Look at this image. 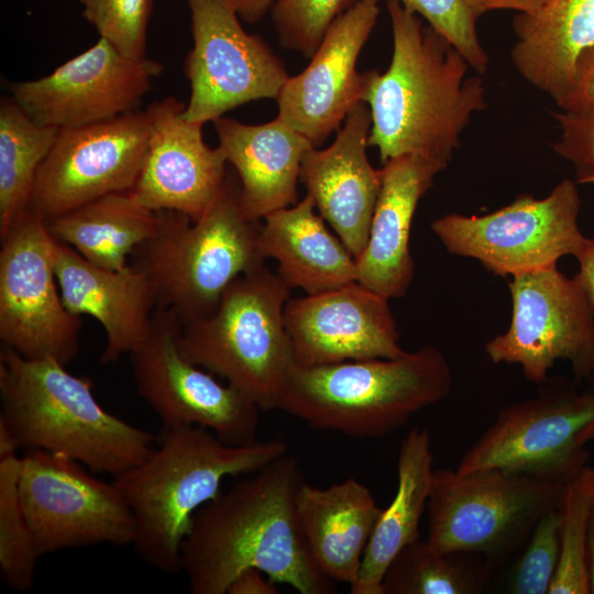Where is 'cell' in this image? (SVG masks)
Listing matches in <instances>:
<instances>
[{"mask_svg": "<svg viewBox=\"0 0 594 594\" xmlns=\"http://www.w3.org/2000/svg\"><path fill=\"white\" fill-rule=\"evenodd\" d=\"M302 483L299 462L287 452L204 505L182 551L190 592L227 594L239 573L254 568L300 594L334 593L299 526L296 496Z\"/></svg>", "mask_w": 594, "mask_h": 594, "instance_id": "obj_1", "label": "cell"}, {"mask_svg": "<svg viewBox=\"0 0 594 594\" xmlns=\"http://www.w3.org/2000/svg\"><path fill=\"white\" fill-rule=\"evenodd\" d=\"M393 54L384 73L367 72L363 101L372 125L369 146L382 164L415 154L448 166L485 87L464 56L398 0H387Z\"/></svg>", "mask_w": 594, "mask_h": 594, "instance_id": "obj_2", "label": "cell"}, {"mask_svg": "<svg viewBox=\"0 0 594 594\" xmlns=\"http://www.w3.org/2000/svg\"><path fill=\"white\" fill-rule=\"evenodd\" d=\"M287 452L279 439L235 446L198 426L164 428L148 457L113 480L134 516L136 553L163 573L183 571L194 517L221 493L222 481L251 474Z\"/></svg>", "mask_w": 594, "mask_h": 594, "instance_id": "obj_3", "label": "cell"}, {"mask_svg": "<svg viewBox=\"0 0 594 594\" xmlns=\"http://www.w3.org/2000/svg\"><path fill=\"white\" fill-rule=\"evenodd\" d=\"M65 366L1 348L0 421L19 447L59 453L113 477L142 463L153 450V436L106 410L92 381Z\"/></svg>", "mask_w": 594, "mask_h": 594, "instance_id": "obj_4", "label": "cell"}, {"mask_svg": "<svg viewBox=\"0 0 594 594\" xmlns=\"http://www.w3.org/2000/svg\"><path fill=\"white\" fill-rule=\"evenodd\" d=\"M451 388L447 358L438 348L424 345L395 359L295 365L278 409L314 428L372 438L402 427Z\"/></svg>", "mask_w": 594, "mask_h": 594, "instance_id": "obj_5", "label": "cell"}, {"mask_svg": "<svg viewBox=\"0 0 594 594\" xmlns=\"http://www.w3.org/2000/svg\"><path fill=\"white\" fill-rule=\"evenodd\" d=\"M239 191L229 175L198 219L156 211L155 234L133 252L132 265L148 278L156 308L173 311L183 324L211 315L233 280L265 261L260 224L244 216Z\"/></svg>", "mask_w": 594, "mask_h": 594, "instance_id": "obj_6", "label": "cell"}, {"mask_svg": "<svg viewBox=\"0 0 594 594\" xmlns=\"http://www.w3.org/2000/svg\"><path fill=\"white\" fill-rule=\"evenodd\" d=\"M289 292L264 263L251 268L226 289L211 315L183 324L180 352L261 410L278 409L296 365L284 318Z\"/></svg>", "mask_w": 594, "mask_h": 594, "instance_id": "obj_7", "label": "cell"}, {"mask_svg": "<svg viewBox=\"0 0 594 594\" xmlns=\"http://www.w3.org/2000/svg\"><path fill=\"white\" fill-rule=\"evenodd\" d=\"M565 485L504 469L435 470L427 541L440 552L501 560L528 539L548 510L559 506Z\"/></svg>", "mask_w": 594, "mask_h": 594, "instance_id": "obj_8", "label": "cell"}, {"mask_svg": "<svg viewBox=\"0 0 594 594\" xmlns=\"http://www.w3.org/2000/svg\"><path fill=\"white\" fill-rule=\"evenodd\" d=\"M580 209L576 183L565 178L543 198L521 195L483 216L449 213L430 228L450 254L513 277L579 254L587 238L579 226Z\"/></svg>", "mask_w": 594, "mask_h": 594, "instance_id": "obj_9", "label": "cell"}, {"mask_svg": "<svg viewBox=\"0 0 594 594\" xmlns=\"http://www.w3.org/2000/svg\"><path fill=\"white\" fill-rule=\"evenodd\" d=\"M0 239L2 344L25 359L67 365L78 354L82 321L63 302L46 220L28 208Z\"/></svg>", "mask_w": 594, "mask_h": 594, "instance_id": "obj_10", "label": "cell"}, {"mask_svg": "<svg viewBox=\"0 0 594 594\" xmlns=\"http://www.w3.org/2000/svg\"><path fill=\"white\" fill-rule=\"evenodd\" d=\"M182 328L173 311L154 310L146 337L130 353L138 394L164 428L198 426L235 446L257 441L261 408L183 355L178 344Z\"/></svg>", "mask_w": 594, "mask_h": 594, "instance_id": "obj_11", "label": "cell"}, {"mask_svg": "<svg viewBox=\"0 0 594 594\" xmlns=\"http://www.w3.org/2000/svg\"><path fill=\"white\" fill-rule=\"evenodd\" d=\"M59 453L29 450L21 458L20 503L40 556L108 543L132 544L135 520L114 485Z\"/></svg>", "mask_w": 594, "mask_h": 594, "instance_id": "obj_12", "label": "cell"}, {"mask_svg": "<svg viewBox=\"0 0 594 594\" xmlns=\"http://www.w3.org/2000/svg\"><path fill=\"white\" fill-rule=\"evenodd\" d=\"M510 278V322L485 344L490 360L519 365L537 384H546L554 364L565 361L578 382H588L594 371V312L576 278L558 266Z\"/></svg>", "mask_w": 594, "mask_h": 594, "instance_id": "obj_13", "label": "cell"}, {"mask_svg": "<svg viewBox=\"0 0 594 594\" xmlns=\"http://www.w3.org/2000/svg\"><path fill=\"white\" fill-rule=\"evenodd\" d=\"M593 418V388L546 387L536 397L502 408L457 471L504 469L566 484L587 465L590 452L579 435Z\"/></svg>", "mask_w": 594, "mask_h": 594, "instance_id": "obj_14", "label": "cell"}, {"mask_svg": "<svg viewBox=\"0 0 594 594\" xmlns=\"http://www.w3.org/2000/svg\"><path fill=\"white\" fill-rule=\"evenodd\" d=\"M194 45L185 61L190 86L184 118L205 124L260 99H276L289 77L283 62L249 34L231 0H187Z\"/></svg>", "mask_w": 594, "mask_h": 594, "instance_id": "obj_15", "label": "cell"}, {"mask_svg": "<svg viewBox=\"0 0 594 594\" xmlns=\"http://www.w3.org/2000/svg\"><path fill=\"white\" fill-rule=\"evenodd\" d=\"M146 110L59 129L42 163L29 208L50 220L113 193L130 191L146 151Z\"/></svg>", "mask_w": 594, "mask_h": 594, "instance_id": "obj_16", "label": "cell"}, {"mask_svg": "<svg viewBox=\"0 0 594 594\" xmlns=\"http://www.w3.org/2000/svg\"><path fill=\"white\" fill-rule=\"evenodd\" d=\"M163 70L160 62L127 57L100 37L51 74L11 82L9 91L35 122L68 129L138 110Z\"/></svg>", "mask_w": 594, "mask_h": 594, "instance_id": "obj_17", "label": "cell"}, {"mask_svg": "<svg viewBox=\"0 0 594 594\" xmlns=\"http://www.w3.org/2000/svg\"><path fill=\"white\" fill-rule=\"evenodd\" d=\"M380 14L377 0H358L330 26L308 66L276 97L278 117L314 146L337 132L361 101L367 72L356 64Z\"/></svg>", "mask_w": 594, "mask_h": 594, "instance_id": "obj_18", "label": "cell"}, {"mask_svg": "<svg viewBox=\"0 0 594 594\" xmlns=\"http://www.w3.org/2000/svg\"><path fill=\"white\" fill-rule=\"evenodd\" d=\"M284 318L299 366L395 359L406 353L388 299L358 282L289 298Z\"/></svg>", "mask_w": 594, "mask_h": 594, "instance_id": "obj_19", "label": "cell"}, {"mask_svg": "<svg viewBox=\"0 0 594 594\" xmlns=\"http://www.w3.org/2000/svg\"><path fill=\"white\" fill-rule=\"evenodd\" d=\"M186 103L175 97L152 102L142 166L131 196L153 211L172 210L198 219L227 178L223 151L208 146L201 123L184 118Z\"/></svg>", "mask_w": 594, "mask_h": 594, "instance_id": "obj_20", "label": "cell"}, {"mask_svg": "<svg viewBox=\"0 0 594 594\" xmlns=\"http://www.w3.org/2000/svg\"><path fill=\"white\" fill-rule=\"evenodd\" d=\"M372 125L369 106L361 101L346 116L331 145L311 147L304 156L300 182L318 213L355 260L369 239L382 186L381 169L367 157Z\"/></svg>", "mask_w": 594, "mask_h": 594, "instance_id": "obj_21", "label": "cell"}, {"mask_svg": "<svg viewBox=\"0 0 594 594\" xmlns=\"http://www.w3.org/2000/svg\"><path fill=\"white\" fill-rule=\"evenodd\" d=\"M55 273L66 308L94 317L105 329L101 363L134 351L146 337L156 309L146 275L134 265L118 271L99 267L72 246L55 240Z\"/></svg>", "mask_w": 594, "mask_h": 594, "instance_id": "obj_22", "label": "cell"}, {"mask_svg": "<svg viewBox=\"0 0 594 594\" xmlns=\"http://www.w3.org/2000/svg\"><path fill=\"white\" fill-rule=\"evenodd\" d=\"M446 167L415 154L383 164L367 243L356 258L358 283L389 299L405 296L415 274L410 232L417 206Z\"/></svg>", "mask_w": 594, "mask_h": 594, "instance_id": "obj_23", "label": "cell"}, {"mask_svg": "<svg viewBox=\"0 0 594 594\" xmlns=\"http://www.w3.org/2000/svg\"><path fill=\"white\" fill-rule=\"evenodd\" d=\"M213 122L223 151L238 175L244 216L258 221L297 202L305 154L314 144L278 116L263 124L220 117Z\"/></svg>", "mask_w": 594, "mask_h": 594, "instance_id": "obj_24", "label": "cell"}, {"mask_svg": "<svg viewBox=\"0 0 594 594\" xmlns=\"http://www.w3.org/2000/svg\"><path fill=\"white\" fill-rule=\"evenodd\" d=\"M382 508L370 488L355 479L328 487L302 483L296 512L309 553L330 581H356Z\"/></svg>", "mask_w": 594, "mask_h": 594, "instance_id": "obj_25", "label": "cell"}, {"mask_svg": "<svg viewBox=\"0 0 594 594\" xmlns=\"http://www.w3.org/2000/svg\"><path fill=\"white\" fill-rule=\"evenodd\" d=\"M306 195L293 206L263 218L258 251L277 262L276 273L292 289L317 294L358 282L356 260L315 211Z\"/></svg>", "mask_w": 594, "mask_h": 594, "instance_id": "obj_26", "label": "cell"}, {"mask_svg": "<svg viewBox=\"0 0 594 594\" xmlns=\"http://www.w3.org/2000/svg\"><path fill=\"white\" fill-rule=\"evenodd\" d=\"M513 29L515 68L560 107L580 55L594 46V0H550L536 13H518Z\"/></svg>", "mask_w": 594, "mask_h": 594, "instance_id": "obj_27", "label": "cell"}, {"mask_svg": "<svg viewBox=\"0 0 594 594\" xmlns=\"http://www.w3.org/2000/svg\"><path fill=\"white\" fill-rule=\"evenodd\" d=\"M433 453L427 429L413 428L397 459V490L382 510L364 552L352 594H382V581L394 558L419 540V524L431 491Z\"/></svg>", "mask_w": 594, "mask_h": 594, "instance_id": "obj_28", "label": "cell"}, {"mask_svg": "<svg viewBox=\"0 0 594 594\" xmlns=\"http://www.w3.org/2000/svg\"><path fill=\"white\" fill-rule=\"evenodd\" d=\"M46 226L56 241L88 262L118 271L130 265L129 255L155 234L158 215L129 191L113 193L46 220Z\"/></svg>", "mask_w": 594, "mask_h": 594, "instance_id": "obj_29", "label": "cell"}, {"mask_svg": "<svg viewBox=\"0 0 594 594\" xmlns=\"http://www.w3.org/2000/svg\"><path fill=\"white\" fill-rule=\"evenodd\" d=\"M59 129L31 119L11 96L0 100V237L29 208L37 172Z\"/></svg>", "mask_w": 594, "mask_h": 594, "instance_id": "obj_30", "label": "cell"}, {"mask_svg": "<svg viewBox=\"0 0 594 594\" xmlns=\"http://www.w3.org/2000/svg\"><path fill=\"white\" fill-rule=\"evenodd\" d=\"M468 552H440L420 539L392 561L382 581V594H475L488 579L490 565L474 562Z\"/></svg>", "mask_w": 594, "mask_h": 594, "instance_id": "obj_31", "label": "cell"}, {"mask_svg": "<svg viewBox=\"0 0 594 594\" xmlns=\"http://www.w3.org/2000/svg\"><path fill=\"white\" fill-rule=\"evenodd\" d=\"M594 469L585 465L564 486L559 504V563L548 594H591L588 532Z\"/></svg>", "mask_w": 594, "mask_h": 594, "instance_id": "obj_32", "label": "cell"}, {"mask_svg": "<svg viewBox=\"0 0 594 594\" xmlns=\"http://www.w3.org/2000/svg\"><path fill=\"white\" fill-rule=\"evenodd\" d=\"M20 468L16 454L0 459V574L11 590L26 592L41 556L20 503Z\"/></svg>", "mask_w": 594, "mask_h": 594, "instance_id": "obj_33", "label": "cell"}, {"mask_svg": "<svg viewBox=\"0 0 594 594\" xmlns=\"http://www.w3.org/2000/svg\"><path fill=\"white\" fill-rule=\"evenodd\" d=\"M82 16L127 57H146L147 24L154 0H79Z\"/></svg>", "mask_w": 594, "mask_h": 594, "instance_id": "obj_34", "label": "cell"}, {"mask_svg": "<svg viewBox=\"0 0 594 594\" xmlns=\"http://www.w3.org/2000/svg\"><path fill=\"white\" fill-rule=\"evenodd\" d=\"M358 0H275L274 21L282 45L310 58L333 22Z\"/></svg>", "mask_w": 594, "mask_h": 594, "instance_id": "obj_35", "label": "cell"}, {"mask_svg": "<svg viewBox=\"0 0 594 594\" xmlns=\"http://www.w3.org/2000/svg\"><path fill=\"white\" fill-rule=\"evenodd\" d=\"M559 506L538 520L508 580L509 593L548 594L559 563Z\"/></svg>", "mask_w": 594, "mask_h": 594, "instance_id": "obj_36", "label": "cell"}, {"mask_svg": "<svg viewBox=\"0 0 594 594\" xmlns=\"http://www.w3.org/2000/svg\"><path fill=\"white\" fill-rule=\"evenodd\" d=\"M407 9L421 15L439 34L448 40L482 75L490 57L482 46L476 29L477 16L469 0H398Z\"/></svg>", "mask_w": 594, "mask_h": 594, "instance_id": "obj_37", "label": "cell"}, {"mask_svg": "<svg viewBox=\"0 0 594 594\" xmlns=\"http://www.w3.org/2000/svg\"><path fill=\"white\" fill-rule=\"evenodd\" d=\"M554 117L561 131L554 152L572 164L576 184H594V107L561 110Z\"/></svg>", "mask_w": 594, "mask_h": 594, "instance_id": "obj_38", "label": "cell"}, {"mask_svg": "<svg viewBox=\"0 0 594 594\" xmlns=\"http://www.w3.org/2000/svg\"><path fill=\"white\" fill-rule=\"evenodd\" d=\"M580 107H594V46L580 55L570 92L559 108Z\"/></svg>", "mask_w": 594, "mask_h": 594, "instance_id": "obj_39", "label": "cell"}, {"mask_svg": "<svg viewBox=\"0 0 594 594\" xmlns=\"http://www.w3.org/2000/svg\"><path fill=\"white\" fill-rule=\"evenodd\" d=\"M262 571L250 568L239 573L227 590V594H277L279 591Z\"/></svg>", "mask_w": 594, "mask_h": 594, "instance_id": "obj_40", "label": "cell"}, {"mask_svg": "<svg viewBox=\"0 0 594 594\" xmlns=\"http://www.w3.org/2000/svg\"><path fill=\"white\" fill-rule=\"evenodd\" d=\"M575 258L579 264V271L574 277L583 289L594 312V237L586 238L582 250Z\"/></svg>", "mask_w": 594, "mask_h": 594, "instance_id": "obj_41", "label": "cell"}, {"mask_svg": "<svg viewBox=\"0 0 594 594\" xmlns=\"http://www.w3.org/2000/svg\"><path fill=\"white\" fill-rule=\"evenodd\" d=\"M550 0H469L479 18L494 10H514L518 13L532 14L541 10Z\"/></svg>", "mask_w": 594, "mask_h": 594, "instance_id": "obj_42", "label": "cell"}, {"mask_svg": "<svg viewBox=\"0 0 594 594\" xmlns=\"http://www.w3.org/2000/svg\"><path fill=\"white\" fill-rule=\"evenodd\" d=\"M231 2L242 20L256 23L273 7L275 0H231Z\"/></svg>", "mask_w": 594, "mask_h": 594, "instance_id": "obj_43", "label": "cell"}, {"mask_svg": "<svg viewBox=\"0 0 594 594\" xmlns=\"http://www.w3.org/2000/svg\"><path fill=\"white\" fill-rule=\"evenodd\" d=\"M19 449L20 447L11 431L0 421V459L16 454Z\"/></svg>", "mask_w": 594, "mask_h": 594, "instance_id": "obj_44", "label": "cell"}, {"mask_svg": "<svg viewBox=\"0 0 594 594\" xmlns=\"http://www.w3.org/2000/svg\"><path fill=\"white\" fill-rule=\"evenodd\" d=\"M587 558H588L591 594H594V505H593L591 521H590Z\"/></svg>", "mask_w": 594, "mask_h": 594, "instance_id": "obj_45", "label": "cell"}, {"mask_svg": "<svg viewBox=\"0 0 594 594\" xmlns=\"http://www.w3.org/2000/svg\"><path fill=\"white\" fill-rule=\"evenodd\" d=\"M594 440V418L582 429L579 435V441L582 444Z\"/></svg>", "mask_w": 594, "mask_h": 594, "instance_id": "obj_46", "label": "cell"}, {"mask_svg": "<svg viewBox=\"0 0 594 594\" xmlns=\"http://www.w3.org/2000/svg\"><path fill=\"white\" fill-rule=\"evenodd\" d=\"M588 383H590V385H591V388L594 389V371H593V373H592V375H591V377H590V380H588Z\"/></svg>", "mask_w": 594, "mask_h": 594, "instance_id": "obj_47", "label": "cell"}]
</instances>
